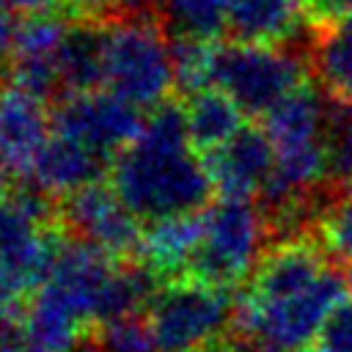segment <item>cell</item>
I'll list each match as a JSON object with an SVG mask.
<instances>
[{
    "label": "cell",
    "instance_id": "6da1fadb",
    "mask_svg": "<svg viewBox=\"0 0 352 352\" xmlns=\"http://www.w3.org/2000/svg\"><path fill=\"white\" fill-rule=\"evenodd\" d=\"M110 184L143 226L209 206L214 184L187 135L182 102L151 110L140 135L113 160Z\"/></svg>",
    "mask_w": 352,
    "mask_h": 352
},
{
    "label": "cell",
    "instance_id": "7a4b0ae2",
    "mask_svg": "<svg viewBox=\"0 0 352 352\" xmlns=\"http://www.w3.org/2000/svg\"><path fill=\"white\" fill-rule=\"evenodd\" d=\"M66 236L58 198L33 182L0 187V311H25L50 280Z\"/></svg>",
    "mask_w": 352,
    "mask_h": 352
},
{
    "label": "cell",
    "instance_id": "3957f363",
    "mask_svg": "<svg viewBox=\"0 0 352 352\" xmlns=\"http://www.w3.org/2000/svg\"><path fill=\"white\" fill-rule=\"evenodd\" d=\"M104 88L140 110H157L176 91L173 36L160 11L121 8L102 19Z\"/></svg>",
    "mask_w": 352,
    "mask_h": 352
},
{
    "label": "cell",
    "instance_id": "277c9868",
    "mask_svg": "<svg viewBox=\"0 0 352 352\" xmlns=\"http://www.w3.org/2000/svg\"><path fill=\"white\" fill-rule=\"evenodd\" d=\"M311 50L286 44L214 41L209 85L228 94L248 118H264L308 82Z\"/></svg>",
    "mask_w": 352,
    "mask_h": 352
},
{
    "label": "cell",
    "instance_id": "5b68a950",
    "mask_svg": "<svg viewBox=\"0 0 352 352\" xmlns=\"http://www.w3.org/2000/svg\"><path fill=\"white\" fill-rule=\"evenodd\" d=\"M270 248L267 220L256 198H217L204 209V234L184 278L236 292Z\"/></svg>",
    "mask_w": 352,
    "mask_h": 352
},
{
    "label": "cell",
    "instance_id": "8992f818",
    "mask_svg": "<svg viewBox=\"0 0 352 352\" xmlns=\"http://www.w3.org/2000/svg\"><path fill=\"white\" fill-rule=\"evenodd\" d=\"M160 352H204L234 330V292L198 278H176L160 286L146 308Z\"/></svg>",
    "mask_w": 352,
    "mask_h": 352
},
{
    "label": "cell",
    "instance_id": "52a82bcc",
    "mask_svg": "<svg viewBox=\"0 0 352 352\" xmlns=\"http://www.w3.org/2000/svg\"><path fill=\"white\" fill-rule=\"evenodd\" d=\"M143 124V110L107 88L74 94L52 104V132L69 135L110 165L140 135Z\"/></svg>",
    "mask_w": 352,
    "mask_h": 352
},
{
    "label": "cell",
    "instance_id": "ba28073f",
    "mask_svg": "<svg viewBox=\"0 0 352 352\" xmlns=\"http://www.w3.org/2000/svg\"><path fill=\"white\" fill-rule=\"evenodd\" d=\"M58 217L72 236L102 248L116 261H138L143 226L124 206L113 184L96 182L58 198Z\"/></svg>",
    "mask_w": 352,
    "mask_h": 352
},
{
    "label": "cell",
    "instance_id": "9c48e42d",
    "mask_svg": "<svg viewBox=\"0 0 352 352\" xmlns=\"http://www.w3.org/2000/svg\"><path fill=\"white\" fill-rule=\"evenodd\" d=\"M204 165L220 198H258L275 170V148L264 126L242 124L231 140L204 154Z\"/></svg>",
    "mask_w": 352,
    "mask_h": 352
},
{
    "label": "cell",
    "instance_id": "30bf717a",
    "mask_svg": "<svg viewBox=\"0 0 352 352\" xmlns=\"http://www.w3.org/2000/svg\"><path fill=\"white\" fill-rule=\"evenodd\" d=\"M72 16L63 11L25 16L16 28L14 58L8 77L30 94L55 102L58 99V50L69 30Z\"/></svg>",
    "mask_w": 352,
    "mask_h": 352
},
{
    "label": "cell",
    "instance_id": "8fae6325",
    "mask_svg": "<svg viewBox=\"0 0 352 352\" xmlns=\"http://www.w3.org/2000/svg\"><path fill=\"white\" fill-rule=\"evenodd\" d=\"M118 264L121 261L107 256L102 248L69 234L58 250V258H55L47 286H52L77 311V316L94 327L99 302H102L104 289Z\"/></svg>",
    "mask_w": 352,
    "mask_h": 352
},
{
    "label": "cell",
    "instance_id": "7c38bea8",
    "mask_svg": "<svg viewBox=\"0 0 352 352\" xmlns=\"http://www.w3.org/2000/svg\"><path fill=\"white\" fill-rule=\"evenodd\" d=\"M52 132V110L47 99L16 82L0 85V154L11 173L28 176L36 154Z\"/></svg>",
    "mask_w": 352,
    "mask_h": 352
},
{
    "label": "cell",
    "instance_id": "4fadbf2b",
    "mask_svg": "<svg viewBox=\"0 0 352 352\" xmlns=\"http://www.w3.org/2000/svg\"><path fill=\"white\" fill-rule=\"evenodd\" d=\"M107 168L110 162L94 154L91 148H85L82 143L72 140L69 135L50 132L47 143L33 160L28 179L52 198H66L88 184L102 182Z\"/></svg>",
    "mask_w": 352,
    "mask_h": 352
},
{
    "label": "cell",
    "instance_id": "5bb4252c",
    "mask_svg": "<svg viewBox=\"0 0 352 352\" xmlns=\"http://www.w3.org/2000/svg\"><path fill=\"white\" fill-rule=\"evenodd\" d=\"M201 234H204V209L146 223L138 261L154 270L162 283L184 278L195 256V248L201 242Z\"/></svg>",
    "mask_w": 352,
    "mask_h": 352
},
{
    "label": "cell",
    "instance_id": "9a60e30c",
    "mask_svg": "<svg viewBox=\"0 0 352 352\" xmlns=\"http://www.w3.org/2000/svg\"><path fill=\"white\" fill-rule=\"evenodd\" d=\"M305 19L302 0H228L226 33L245 44H292Z\"/></svg>",
    "mask_w": 352,
    "mask_h": 352
},
{
    "label": "cell",
    "instance_id": "2e32d148",
    "mask_svg": "<svg viewBox=\"0 0 352 352\" xmlns=\"http://www.w3.org/2000/svg\"><path fill=\"white\" fill-rule=\"evenodd\" d=\"M99 88H104L102 19L77 16L69 22V30L58 50V99Z\"/></svg>",
    "mask_w": 352,
    "mask_h": 352
},
{
    "label": "cell",
    "instance_id": "e0dca14e",
    "mask_svg": "<svg viewBox=\"0 0 352 352\" xmlns=\"http://www.w3.org/2000/svg\"><path fill=\"white\" fill-rule=\"evenodd\" d=\"M28 352H74L88 327L77 311L52 289L41 286L22 311Z\"/></svg>",
    "mask_w": 352,
    "mask_h": 352
},
{
    "label": "cell",
    "instance_id": "ac0fdd59",
    "mask_svg": "<svg viewBox=\"0 0 352 352\" xmlns=\"http://www.w3.org/2000/svg\"><path fill=\"white\" fill-rule=\"evenodd\" d=\"M182 107H184L187 135H190V140H192V146L201 157L220 148L245 124V113L220 88L195 91V94L184 96Z\"/></svg>",
    "mask_w": 352,
    "mask_h": 352
},
{
    "label": "cell",
    "instance_id": "d6986e66",
    "mask_svg": "<svg viewBox=\"0 0 352 352\" xmlns=\"http://www.w3.org/2000/svg\"><path fill=\"white\" fill-rule=\"evenodd\" d=\"M311 69L319 77L322 91L336 102L352 99V14L330 25L314 28L311 36Z\"/></svg>",
    "mask_w": 352,
    "mask_h": 352
},
{
    "label": "cell",
    "instance_id": "ffe728a7",
    "mask_svg": "<svg viewBox=\"0 0 352 352\" xmlns=\"http://www.w3.org/2000/svg\"><path fill=\"white\" fill-rule=\"evenodd\" d=\"M314 236L338 267L352 264V184H338L330 179Z\"/></svg>",
    "mask_w": 352,
    "mask_h": 352
},
{
    "label": "cell",
    "instance_id": "44dd1931",
    "mask_svg": "<svg viewBox=\"0 0 352 352\" xmlns=\"http://www.w3.org/2000/svg\"><path fill=\"white\" fill-rule=\"evenodd\" d=\"M170 36L220 41L228 19V0H168L162 8Z\"/></svg>",
    "mask_w": 352,
    "mask_h": 352
},
{
    "label": "cell",
    "instance_id": "7402d4cb",
    "mask_svg": "<svg viewBox=\"0 0 352 352\" xmlns=\"http://www.w3.org/2000/svg\"><path fill=\"white\" fill-rule=\"evenodd\" d=\"M91 344L96 352H160L151 322L146 314H129L91 327Z\"/></svg>",
    "mask_w": 352,
    "mask_h": 352
},
{
    "label": "cell",
    "instance_id": "603a6c76",
    "mask_svg": "<svg viewBox=\"0 0 352 352\" xmlns=\"http://www.w3.org/2000/svg\"><path fill=\"white\" fill-rule=\"evenodd\" d=\"M330 179L352 184V99H330Z\"/></svg>",
    "mask_w": 352,
    "mask_h": 352
},
{
    "label": "cell",
    "instance_id": "cb8c5ba5",
    "mask_svg": "<svg viewBox=\"0 0 352 352\" xmlns=\"http://www.w3.org/2000/svg\"><path fill=\"white\" fill-rule=\"evenodd\" d=\"M305 352H352V297L344 294L330 308Z\"/></svg>",
    "mask_w": 352,
    "mask_h": 352
},
{
    "label": "cell",
    "instance_id": "d4e9b609",
    "mask_svg": "<svg viewBox=\"0 0 352 352\" xmlns=\"http://www.w3.org/2000/svg\"><path fill=\"white\" fill-rule=\"evenodd\" d=\"M0 352H28L22 311H0Z\"/></svg>",
    "mask_w": 352,
    "mask_h": 352
},
{
    "label": "cell",
    "instance_id": "484cf974",
    "mask_svg": "<svg viewBox=\"0 0 352 352\" xmlns=\"http://www.w3.org/2000/svg\"><path fill=\"white\" fill-rule=\"evenodd\" d=\"M302 6H305V16L314 22V28L330 25V22L352 14V0H302Z\"/></svg>",
    "mask_w": 352,
    "mask_h": 352
},
{
    "label": "cell",
    "instance_id": "4316f807",
    "mask_svg": "<svg viewBox=\"0 0 352 352\" xmlns=\"http://www.w3.org/2000/svg\"><path fill=\"white\" fill-rule=\"evenodd\" d=\"M16 28L19 22L14 19V11L0 3V74L11 69L14 58V41H16Z\"/></svg>",
    "mask_w": 352,
    "mask_h": 352
},
{
    "label": "cell",
    "instance_id": "83f0119b",
    "mask_svg": "<svg viewBox=\"0 0 352 352\" xmlns=\"http://www.w3.org/2000/svg\"><path fill=\"white\" fill-rule=\"evenodd\" d=\"M6 8L22 14V16H36V14H55L69 6V0H0Z\"/></svg>",
    "mask_w": 352,
    "mask_h": 352
},
{
    "label": "cell",
    "instance_id": "f1b7e54d",
    "mask_svg": "<svg viewBox=\"0 0 352 352\" xmlns=\"http://www.w3.org/2000/svg\"><path fill=\"white\" fill-rule=\"evenodd\" d=\"M121 3H124V8H132V11H160L162 14L168 0H121Z\"/></svg>",
    "mask_w": 352,
    "mask_h": 352
},
{
    "label": "cell",
    "instance_id": "f546056e",
    "mask_svg": "<svg viewBox=\"0 0 352 352\" xmlns=\"http://www.w3.org/2000/svg\"><path fill=\"white\" fill-rule=\"evenodd\" d=\"M11 170H8V165H6V160H3V154H0V187L6 184V176H8Z\"/></svg>",
    "mask_w": 352,
    "mask_h": 352
},
{
    "label": "cell",
    "instance_id": "4dcf8cb0",
    "mask_svg": "<svg viewBox=\"0 0 352 352\" xmlns=\"http://www.w3.org/2000/svg\"><path fill=\"white\" fill-rule=\"evenodd\" d=\"M74 352H96V349H94V344H91V338H82V344H80V346H77Z\"/></svg>",
    "mask_w": 352,
    "mask_h": 352
}]
</instances>
